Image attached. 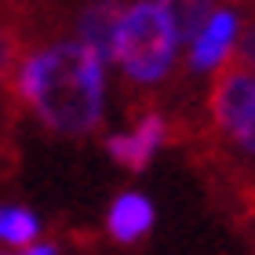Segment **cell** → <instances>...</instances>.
Returning <instances> with one entry per match:
<instances>
[{"mask_svg": "<svg viewBox=\"0 0 255 255\" xmlns=\"http://www.w3.org/2000/svg\"><path fill=\"white\" fill-rule=\"evenodd\" d=\"M102 62L80 40L29 51L11 84V99L22 102L55 135H88L102 121Z\"/></svg>", "mask_w": 255, "mask_h": 255, "instance_id": "obj_1", "label": "cell"}, {"mask_svg": "<svg viewBox=\"0 0 255 255\" xmlns=\"http://www.w3.org/2000/svg\"><path fill=\"white\" fill-rule=\"evenodd\" d=\"M237 146L245 149V153L255 157V110H252V117H248V124H245V131H241V138H237Z\"/></svg>", "mask_w": 255, "mask_h": 255, "instance_id": "obj_11", "label": "cell"}, {"mask_svg": "<svg viewBox=\"0 0 255 255\" xmlns=\"http://www.w3.org/2000/svg\"><path fill=\"white\" fill-rule=\"evenodd\" d=\"M252 110H255V73L252 66L230 59L208 88V124L226 142H237Z\"/></svg>", "mask_w": 255, "mask_h": 255, "instance_id": "obj_3", "label": "cell"}, {"mask_svg": "<svg viewBox=\"0 0 255 255\" xmlns=\"http://www.w3.org/2000/svg\"><path fill=\"white\" fill-rule=\"evenodd\" d=\"M175 48H179L175 26L157 0H138L135 7H128L117 44V62L131 80H138V84L164 80L175 62Z\"/></svg>", "mask_w": 255, "mask_h": 255, "instance_id": "obj_2", "label": "cell"}, {"mask_svg": "<svg viewBox=\"0 0 255 255\" xmlns=\"http://www.w3.org/2000/svg\"><path fill=\"white\" fill-rule=\"evenodd\" d=\"M37 215L26 212V208H0V241L7 245H29L37 237Z\"/></svg>", "mask_w": 255, "mask_h": 255, "instance_id": "obj_9", "label": "cell"}, {"mask_svg": "<svg viewBox=\"0 0 255 255\" xmlns=\"http://www.w3.org/2000/svg\"><path fill=\"white\" fill-rule=\"evenodd\" d=\"M22 37H18V29L11 26V22H0V88H7L15 84V77H18V66H22Z\"/></svg>", "mask_w": 255, "mask_h": 255, "instance_id": "obj_10", "label": "cell"}, {"mask_svg": "<svg viewBox=\"0 0 255 255\" xmlns=\"http://www.w3.org/2000/svg\"><path fill=\"white\" fill-rule=\"evenodd\" d=\"M157 4L164 7V15L171 18L179 44H190V48L204 33V26L215 18V0H157Z\"/></svg>", "mask_w": 255, "mask_h": 255, "instance_id": "obj_8", "label": "cell"}, {"mask_svg": "<svg viewBox=\"0 0 255 255\" xmlns=\"http://www.w3.org/2000/svg\"><path fill=\"white\" fill-rule=\"evenodd\" d=\"M164 138H168V124L160 113H146L142 121L135 124V131H124V135H113L106 149H110V157L117 160L121 168L128 171H142L149 160H153V153L160 146H164Z\"/></svg>", "mask_w": 255, "mask_h": 255, "instance_id": "obj_5", "label": "cell"}, {"mask_svg": "<svg viewBox=\"0 0 255 255\" xmlns=\"http://www.w3.org/2000/svg\"><path fill=\"white\" fill-rule=\"evenodd\" d=\"M234 40H237V15L234 11H215V18L204 26V33L193 40L190 51V66L193 69H223L234 59Z\"/></svg>", "mask_w": 255, "mask_h": 255, "instance_id": "obj_6", "label": "cell"}, {"mask_svg": "<svg viewBox=\"0 0 255 255\" xmlns=\"http://www.w3.org/2000/svg\"><path fill=\"white\" fill-rule=\"evenodd\" d=\"M26 255H55V248L51 245H37V248H29Z\"/></svg>", "mask_w": 255, "mask_h": 255, "instance_id": "obj_12", "label": "cell"}, {"mask_svg": "<svg viewBox=\"0 0 255 255\" xmlns=\"http://www.w3.org/2000/svg\"><path fill=\"white\" fill-rule=\"evenodd\" d=\"M106 223H110V234L117 241H124V245L128 241H138L153 226V204H149L142 193H121L110 208Z\"/></svg>", "mask_w": 255, "mask_h": 255, "instance_id": "obj_7", "label": "cell"}, {"mask_svg": "<svg viewBox=\"0 0 255 255\" xmlns=\"http://www.w3.org/2000/svg\"><path fill=\"white\" fill-rule=\"evenodd\" d=\"M124 15H128V7L117 4V0H99V4L84 7L80 18H77V40L84 44L91 55H99L102 62H117Z\"/></svg>", "mask_w": 255, "mask_h": 255, "instance_id": "obj_4", "label": "cell"}]
</instances>
